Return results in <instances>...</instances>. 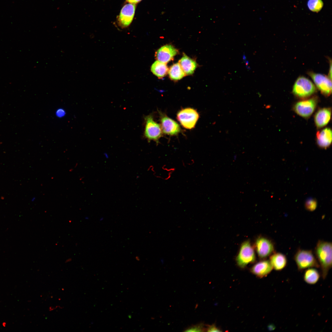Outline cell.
<instances>
[{
  "label": "cell",
  "instance_id": "17",
  "mask_svg": "<svg viewBox=\"0 0 332 332\" xmlns=\"http://www.w3.org/2000/svg\"><path fill=\"white\" fill-rule=\"evenodd\" d=\"M179 63L186 75L192 74L197 66V64L194 60L184 54L183 57L179 61Z\"/></svg>",
  "mask_w": 332,
  "mask_h": 332
},
{
  "label": "cell",
  "instance_id": "3",
  "mask_svg": "<svg viewBox=\"0 0 332 332\" xmlns=\"http://www.w3.org/2000/svg\"><path fill=\"white\" fill-rule=\"evenodd\" d=\"M316 90V87L311 81L305 77L300 76L293 86L292 92L297 97L304 99L311 96Z\"/></svg>",
  "mask_w": 332,
  "mask_h": 332
},
{
  "label": "cell",
  "instance_id": "11",
  "mask_svg": "<svg viewBox=\"0 0 332 332\" xmlns=\"http://www.w3.org/2000/svg\"><path fill=\"white\" fill-rule=\"evenodd\" d=\"M160 126L163 132L170 136L178 135L181 130L179 124L165 114L160 113Z\"/></svg>",
  "mask_w": 332,
  "mask_h": 332
},
{
  "label": "cell",
  "instance_id": "18",
  "mask_svg": "<svg viewBox=\"0 0 332 332\" xmlns=\"http://www.w3.org/2000/svg\"><path fill=\"white\" fill-rule=\"evenodd\" d=\"M320 274L315 268H310L306 269L303 275V279L308 284L314 285L319 281Z\"/></svg>",
  "mask_w": 332,
  "mask_h": 332
},
{
  "label": "cell",
  "instance_id": "24",
  "mask_svg": "<svg viewBox=\"0 0 332 332\" xmlns=\"http://www.w3.org/2000/svg\"><path fill=\"white\" fill-rule=\"evenodd\" d=\"M66 112L63 108H59L56 111L55 115L57 117L61 118L64 117L66 115Z\"/></svg>",
  "mask_w": 332,
  "mask_h": 332
},
{
  "label": "cell",
  "instance_id": "25",
  "mask_svg": "<svg viewBox=\"0 0 332 332\" xmlns=\"http://www.w3.org/2000/svg\"><path fill=\"white\" fill-rule=\"evenodd\" d=\"M206 330L208 332L221 331L214 324L208 325Z\"/></svg>",
  "mask_w": 332,
  "mask_h": 332
},
{
  "label": "cell",
  "instance_id": "16",
  "mask_svg": "<svg viewBox=\"0 0 332 332\" xmlns=\"http://www.w3.org/2000/svg\"><path fill=\"white\" fill-rule=\"evenodd\" d=\"M269 261L273 269L277 271L283 270L287 266L286 256L280 252H275L270 256Z\"/></svg>",
  "mask_w": 332,
  "mask_h": 332
},
{
  "label": "cell",
  "instance_id": "21",
  "mask_svg": "<svg viewBox=\"0 0 332 332\" xmlns=\"http://www.w3.org/2000/svg\"><path fill=\"white\" fill-rule=\"evenodd\" d=\"M323 6L321 0H308L307 6L309 9L313 12H318L320 10Z\"/></svg>",
  "mask_w": 332,
  "mask_h": 332
},
{
  "label": "cell",
  "instance_id": "14",
  "mask_svg": "<svg viewBox=\"0 0 332 332\" xmlns=\"http://www.w3.org/2000/svg\"><path fill=\"white\" fill-rule=\"evenodd\" d=\"M331 110L329 108L319 109L314 117L315 124L318 128L323 127L329 122L331 116Z\"/></svg>",
  "mask_w": 332,
  "mask_h": 332
},
{
  "label": "cell",
  "instance_id": "6",
  "mask_svg": "<svg viewBox=\"0 0 332 332\" xmlns=\"http://www.w3.org/2000/svg\"><path fill=\"white\" fill-rule=\"evenodd\" d=\"M255 247L258 256L261 259H265L275 252L273 241L264 236H260L256 239Z\"/></svg>",
  "mask_w": 332,
  "mask_h": 332
},
{
  "label": "cell",
  "instance_id": "2",
  "mask_svg": "<svg viewBox=\"0 0 332 332\" xmlns=\"http://www.w3.org/2000/svg\"><path fill=\"white\" fill-rule=\"evenodd\" d=\"M294 259L300 271L310 268L320 267L315 256L311 250L298 249L294 255Z\"/></svg>",
  "mask_w": 332,
  "mask_h": 332
},
{
  "label": "cell",
  "instance_id": "15",
  "mask_svg": "<svg viewBox=\"0 0 332 332\" xmlns=\"http://www.w3.org/2000/svg\"><path fill=\"white\" fill-rule=\"evenodd\" d=\"M332 131L329 128H326L317 132L316 134V142L320 148H326L332 142Z\"/></svg>",
  "mask_w": 332,
  "mask_h": 332
},
{
  "label": "cell",
  "instance_id": "26",
  "mask_svg": "<svg viewBox=\"0 0 332 332\" xmlns=\"http://www.w3.org/2000/svg\"><path fill=\"white\" fill-rule=\"evenodd\" d=\"M142 0H125V2L129 3L136 4L140 2Z\"/></svg>",
  "mask_w": 332,
  "mask_h": 332
},
{
  "label": "cell",
  "instance_id": "5",
  "mask_svg": "<svg viewBox=\"0 0 332 332\" xmlns=\"http://www.w3.org/2000/svg\"><path fill=\"white\" fill-rule=\"evenodd\" d=\"M144 136L149 141L153 140L157 143L162 136L163 132L160 125L155 122L152 116L149 115L144 117Z\"/></svg>",
  "mask_w": 332,
  "mask_h": 332
},
{
  "label": "cell",
  "instance_id": "23",
  "mask_svg": "<svg viewBox=\"0 0 332 332\" xmlns=\"http://www.w3.org/2000/svg\"><path fill=\"white\" fill-rule=\"evenodd\" d=\"M206 329L204 324L200 323L196 325H192L187 328L184 331L185 332H201L205 331Z\"/></svg>",
  "mask_w": 332,
  "mask_h": 332
},
{
  "label": "cell",
  "instance_id": "7",
  "mask_svg": "<svg viewBox=\"0 0 332 332\" xmlns=\"http://www.w3.org/2000/svg\"><path fill=\"white\" fill-rule=\"evenodd\" d=\"M199 117L196 110L190 108L182 109L177 115V120L183 127L187 129L195 127Z\"/></svg>",
  "mask_w": 332,
  "mask_h": 332
},
{
  "label": "cell",
  "instance_id": "20",
  "mask_svg": "<svg viewBox=\"0 0 332 332\" xmlns=\"http://www.w3.org/2000/svg\"><path fill=\"white\" fill-rule=\"evenodd\" d=\"M168 71L170 78L174 81L180 80L186 75L179 63L174 64Z\"/></svg>",
  "mask_w": 332,
  "mask_h": 332
},
{
  "label": "cell",
  "instance_id": "1",
  "mask_svg": "<svg viewBox=\"0 0 332 332\" xmlns=\"http://www.w3.org/2000/svg\"><path fill=\"white\" fill-rule=\"evenodd\" d=\"M314 254L321 269L322 277L325 279L332 267V243L319 240L315 248Z\"/></svg>",
  "mask_w": 332,
  "mask_h": 332
},
{
  "label": "cell",
  "instance_id": "9",
  "mask_svg": "<svg viewBox=\"0 0 332 332\" xmlns=\"http://www.w3.org/2000/svg\"><path fill=\"white\" fill-rule=\"evenodd\" d=\"M315 84L321 93L325 96H329L331 93V80L328 77L320 73L312 72L308 73Z\"/></svg>",
  "mask_w": 332,
  "mask_h": 332
},
{
  "label": "cell",
  "instance_id": "12",
  "mask_svg": "<svg viewBox=\"0 0 332 332\" xmlns=\"http://www.w3.org/2000/svg\"><path fill=\"white\" fill-rule=\"evenodd\" d=\"M178 52L177 50L172 45H166L156 51L155 56L157 61L166 64L173 59Z\"/></svg>",
  "mask_w": 332,
  "mask_h": 332
},
{
  "label": "cell",
  "instance_id": "4",
  "mask_svg": "<svg viewBox=\"0 0 332 332\" xmlns=\"http://www.w3.org/2000/svg\"><path fill=\"white\" fill-rule=\"evenodd\" d=\"M255 259V251L250 241H244L241 244L236 257L238 265L243 268L248 264L254 263Z\"/></svg>",
  "mask_w": 332,
  "mask_h": 332
},
{
  "label": "cell",
  "instance_id": "10",
  "mask_svg": "<svg viewBox=\"0 0 332 332\" xmlns=\"http://www.w3.org/2000/svg\"><path fill=\"white\" fill-rule=\"evenodd\" d=\"M136 7V5L128 3L122 7L117 18V23L121 28H126L130 25L135 15Z\"/></svg>",
  "mask_w": 332,
  "mask_h": 332
},
{
  "label": "cell",
  "instance_id": "13",
  "mask_svg": "<svg viewBox=\"0 0 332 332\" xmlns=\"http://www.w3.org/2000/svg\"><path fill=\"white\" fill-rule=\"evenodd\" d=\"M273 269L268 260L264 259L255 264L251 268V272L258 277L262 278L266 277Z\"/></svg>",
  "mask_w": 332,
  "mask_h": 332
},
{
  "label": "cell",
  "instance_id": "8",
  "mask_svg": "<svg viewBox=\"0 0 332 332\" xmlns=\"http://www.w3.org/2000/svg\"><path fill=\"white\" fill-rule=\"evenodd\" d=\"M317 101V97H313L298 101L294 105L293 110L300 116L305 118H308L315 109Z\"/></svg>",
  "mask_w": 332,
  "mask_h": 332
},
{
  "label": "cell",
  "instance_id": "19",
  "mask_svg": "<svg viewBox=\"0 0 332 332\" xmlns=\"http://www.w3.org/2000/svg\"><path fill=\"white\" fill-rule=\"evenodd\" d=\"M151 70L153 73L159 78L164 77L168 71L166 64L156 61L152 65Z\"/></svg>",
  "mask_w": 332,
  "mask_h": 332
},
{
  "label": "cell",
  "instance_id": "22",
  "mask_svg": "<svg viewBox=\"0 0 332 332\" xmlns=\"http://www.w3.org/2000/svg\"><path fill=\"white\" fill-rule=\"evenodd\" d=\"M317 203L314 199L310 198L308 199L305 203V208L308 211H312L317 208Z\"/></svg>",
  "mask_w": 332,
  "mask_h": 332
}]
</instances>
